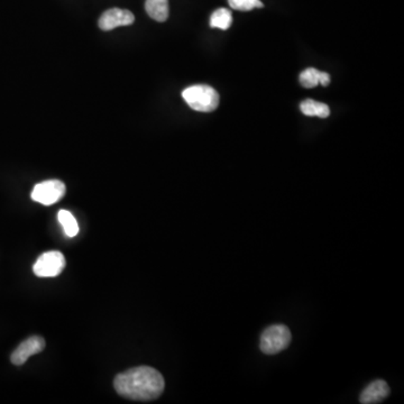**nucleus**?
Returning <instances> with one entry per match:
<instances>
[{
  "mask_svg": "<svg viewBox=\"0 0 404 404\" xmlns=\"http://www.w3.org/2000/svg\"><path fill=\"white\" fill-rule=\"evenodd\" d=\"M114 388L119 396L134 401H152L163 393V376L150 366H138L118 374Z\"/></svg>",
  "mask_w": 404,
  "mask_h": 404,
  "instance_id": "obj_1",
  "label": "nucleus"
},
{
  "mask_svg": "<svg viewBox=\"0 0 404 404\" xmlns=\"http://www.w3.org/2000/svg\"><path fill=\"white\" fill-rule=\"evenodd\" d=\"M182 97L188 106L196 112H211L216 110L219 105L218 93L210 85H191L183 90Z\"/></svg>",
  "mask_w": 404,
  "mask_h": 404,
  "instance_id": "obj_2",
  "label": "nucleus"
},
{
  "mask_svg": "<svg viewBox=\"0 0 404 404\" xmlns=\"http://www.w3.org/2000/svg\"><path fill=\"white\" fill-rule=\"evenodd\" d=\"M291 343V333L284 325L266 328L261 336L260 348L266 355H275L285 350Z\"/></svg>",
  "mask_w": 404,
  "mask_h": 404,
  "instance_id": "obj_3",
  "label": "nucleus"
},
{
  "mask_svg": "<svg viewBox=\"0 0 404 404\" xmlns=\"http://www.w3.org/2000/svg\"><path fill=\"white\" fill-rule=\"evenodd\" d=\"M66 265V257L61 251H47L36 261L33 271L35 275L39 278H54L62 273Z\"/></svg>",
  "mask_w": 404,
  "mask_h": 404,
  "instance_id": "obj_4",
  "label": "nucleus"
},
{
  "mask_svg": "<svg viewBox=\"0 0 404 404\" xmlns=\"http://www.w3.org/2000/svg\"><path fill=\"white\" fill-rule=\"evenodd\" d=\"M66 184L60 180L37 183L32 191V199L44 206L54 205L66 196Z\"/></svg>",
  "mask_w": 404,
  "mask_h": 404,
  "instance_id": "obj_5",
  "label": "nucleus"
},
{
  "mask_svg": "<svg viewBox=\"0 0 404 404\" xmlns=\"http://www.w3.org/2000/svg\"><path fill=\"white\" fill-rule=\"evenodd\" d=\"M45 348V340L40 336H32L26 339L11 356V363L16 366L24 365L30 356L43 352Z\"/></svg>",
  "mask_w": 404,
  "mask_h": 404,
  "instance_id": "obj_6",
  "label": "nucleus"
},
{
  "mask_svg": "<svg viewBox=\"0 0 404 404\" xmlns=\"http://www.w3.org/2000/svg\"><path fill=\"white\" fill-rule=\"evenodd\" d=\"M135 20L134 15L126 9L112 8L105 11L99 18V28L102 30H112L119 26H129Z\"/></svg>",
  "mask_w": 404,
  "mask_h": 404,
  "instance_id": "obj_7",
  "label": "nucleus"
},
{
  "mask_svg": "<svg viewBox=\"0 0 404 404\" xmlns=\"http://www.w3.org/2000/svg\"><path fill=\"white\" fill-rule=\"evenodd\" d=\"M390 392L388 383L385 381H374L364 388L360 396V402L364 404L380 403L390 396Z\"/></svg>",
  "mask_w": 404,
  "mask_h": 404,
  "instance_id": "obj_8",
  "label": "nucleus"
},
{
  "mask_svg": "<svg viewBox=\"0 0 404 404\" xmlns=\"http://www.w3.org/2000/svg\"><path fill=\"white\" fill-rule=\"evenodd\" d=\"M145 9L156 22L163 23L169 18V0H146Z\"/></svg>",
  "mask_w": 404,
  "mask_h": 404,
  "instance_id": "obj_9",
  "label": "nucleus"
},
{
  "mask_svg": "<svg viewBox=\"0 0 404 404\" xmlns=\"http://www.w3.org/2000/svg\"><path fill=\"white\" fill-rule=\"evenodd\" d=\"M300 109L303 115L309 117L327 118L331 115V108L323 102L307 99L300 104Z\"/></svg>",
  "mask_w": 404,
  "mask_h": 404,
  "instance_id": "obj_10",
  "label": "nucleus"
},
{
  "mask_svg": "<svg viewBox=\"0 0 404 404\" xmlns=\"http://www.w3.org/2000/svg\"><path fill=\"white\" fill-rule=\"evenodd\" d=\"M232 11L227 8H219L213 11L210 17V26L213 28L226 30L232 26Z\"/></svg>",
  "mask_w": 404,
  "mask_h": 404,
  "instance_id": "obj_11",
  "label": "nucleus"
},
{
  "mask_svg": "<svg viewBox=\"0 0 404 404\" xmlns=\"http://www.w3.org/2000/svg\"><path fill=\"white\" fill-rule=\"evenodd\" d=\"M59 222L63 226V230L68 237H74L79 232V226L77 220L70 211L60 210L58 215Z\"/></svg>",
  "mask_w": 404,
  "mask_h": 404,
  "instance_id": "obj_12",
  "label": "nucleus"
},
{
  "mask_svg": "<svg viewBox=\"0 0 404 404\" xmlns=\"http://www.w3.org/2000/svg\"><path fill=\"white\" fill-rule=\"evenodd\" d=\"M320 76H321V71H319L317 69H306L300 74L301 85L307 88V89L317 87L318 85H320Z\"/></svg>",
  "mask_w": 404,
  "mask_h": 404,
  "instance_id": "obj_13",
  "label": "nucleus"
},
{
  "mask_svg": "<svg viewBox=\"0 0 404 404\" xmlns=\"http://www.w3.org/2000/svg\"><path fill=\"white\" fill-rule=\"evenodd\" d=\"M230 7L236 11H249L255 8H262L261 0H228Z\"/></svg>",
  "mask_w": 404,
  "mask_h": 404,
  "instance_id": "obj_14",
  "label": "nucleus"
},
{
  "mask_svg": "<svg viewBox=\"0 0 404 404\" xmlns=\"http://www.w3.org/2000/svg\"><path fill=\"white\" fill-rule=\"evenodd\" d=\"M331 83V76L326 73V72H321V76H320V85L323 87H327Z\"/></svg>",
  "mask_w": 404,
  "mask_h": 404,
  "instance_id": "obj_15",
  "label": "nucleus"
}]
</instances>
